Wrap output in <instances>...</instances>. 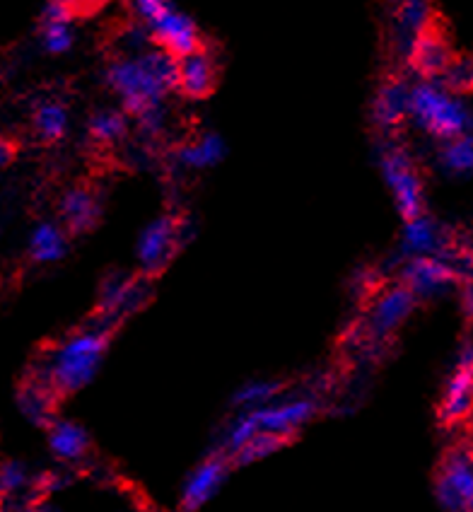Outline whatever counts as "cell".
I'll use <instances>...</instances> for the list:
<instances>
[{"instance_id": "6da1fadb", "label": "cell", "mask_w": 473, "mask_h": 512, "mask_svg": "<svg viewBox=\"0 0 473 512\" xmlns=\"http://www.w3.org/2000/svg\"><path fill=\"white\" fill-rule=\"evenodd\" d=\"M104 83L136 119L145 109L165 102L169 92L179 90V58L162 46H150L138 56H116L104 68Z\"/></svg>"}, {"instance_id": "7a4b0ae2", "label": "cell", "mask_w": 473, "mask_h": 512, "mask_svg": "<svg viewBox=\"0 0 473 512\" xmlns=\"http://www.w3.org/2000/svg\"><path fill=\"white\" fill-rule=\"evenodd\" d=\"M408 121L425 136L445 143L473 131V109L459 92L437 78H420L411 85Z\"/></svg>"}, {"instance_id": "3957f363", "label": "cell", "mask_w": 473, "mask_h": 512, "mask_svg": "<svg viewBox=\"0 0 473 512\" xmlns=\"http://www.w3.org/2000/svg\"><path fill=\"white\" fill-rule=\"evenodd\" d=\"M109 336L107 331H78V334L63 339L51 351L46 363V380L56 394L70 397L80 392L97 377L104 363Z\"/></svg>"}, {"instance_id": "277c9868", "label": "cell", "mask_w": 473, "mask_h": 512, "mask_svg": "<svg viewBox=\"0 0 473 512\" xmlns=\"http://www.w3.org/2000/svg\"><path fill=\"white\" fill-rule=\"evenodd\" d=\"M379 172L391 191L396 213L401 220H413L425 213L423 179L413 165L411 155L401 145H387L379 150Z\"/></svg>"}, {"instance_id": "5b68a950", "label": "cell", "mask_w": 473, "mask_h": 512, "mask_svg": "<svg viewBox=\"0 0 473 512\" xmlns=\"http://www.w3.org/2000/svg\"><path fill=\"white\" fill-rule=\"evenodd\" d=\"M194 237V228L186 225L184 220L172 218V215H160V218L150 220L143 230H140L136 242V259L140 271L145 276H157L169 266V261L181 252L186 242Z\"/></svg>"}, {"instance_id": "8992f818", "label": "cell", "mask_w": 473, "mask_h": 512, "mask_svg": "<svg viewBox=\"0 0 473 512\" xmlns=\"http://www.w3.org/2000/svg\"><path fill=\"white\" fill-rule=\"evenodd\" d=\"M401 283L418 295L420 300L440 298L459 283L461 271L449 256H413L404 259L399 271Z\"/></svg>"}, {"instance_id": "52a82bcc", "label": "cell", "mask_w": 473, "mask_h": 512, "mask_svg": "<svg viewBox=\"0 0 473 512\" xmlns=\"http://www.w3.org/2000/svg\"><path fill=\"white\" fill-rule=\"evenodd\" d=\"M435 500L445 512H471L473 455L469 450L449 452L435 479Z\"/></svg>"}, {"instance_id": "ba28073f", "label": "cell", "mask_w": 473, "mask_h": 512, "mask_svg": "<svg viewBox=\"0 0 473 512\" xmlns=\"http://www.w3.org/2000/svg\"><path fill=\"white\" fill-rule=\"evenodd\" d=\"M230 459L225 452L220 455H210L203 459L198 467L186 476L184 486H181L179 496V508L181 512H198L220 493V488L225 486L227 476H230Z\"/></svg>"}, {"instance_id": "9c48e42d", "label": "cell", "mask_w": 473, "mask_h": 512, "mask_svg": "<svg viewBox=\"0 0 473 512\" xmlns=\"http://www.w3.org/2000/svg\"><path fill=\"white\" fill-rule=\"evenodd\" d=\"M150 34H153L155 46L184 58L201 49V32H198L194 17L181 13V10L169 5L165 13H160L153 22H148Z\"/></svg>"}, {"instance_id": "30bf717a", "label": "cell", "mask_w": 473, "mask_h": 512, "mask_svg": "<svg viewBox=\"0 0 473 512\" xmlns=\"http://www.w3.org/2000/svg\"><path fill=\"white\" fill-rule=\"evenodd\" d=\"M473 411V339L459 348L457 365L449 375L445 397H442L440 416L445 423H457Z\"/></svg>"}, {"instance_id": "8fae6325", "label": "cell", "mask_w": 473, "mask_h": 512, "mask_svg": "<svg viewBox=\"0 0 473 512\" xmlns=\"http://www.w3.org/2000/svg\"><path fill=\"white\" fill-rule=\"evenodd\" d=\"M418 295L413 290H408L404 283L391 285L384 290L379 298L372 302L370 317H367V327L375 339H384L391 336L396 329H401V324L411 317L413 310L418 305Z\"/></svg>"}, {"instance_id": "7c38bea8", "label": "cell", "mask_w": 473, "mask_h": 512, "mask_svg": "<svg viewBox=\"0 0 473 512\" xmlns=\"http://www.w3.org/2000/svg\"><path fill=\"white\" fill-rule=\"evenodd\" d=\"M452 244H449L447 230L430 215H418L413 220H404L399 240L401 259H413V256H449Z\"/></svg>"}, {"instance_id": "4fadbf2b", "label": "cell", "mask_w": 473, "mask_h": 512, "mask_svg": "<svg viewBox=\"0 0 473 512\" xmlns=\"http://www.w3.org/2000/svg\"><path fill=\"white\" fill-rule=\"evenodd\" d=\"M430 17V0H396L391 22H394V46L401 56H411L418 39L432 29Z\"/></svg>"}, {"instance_id": "5bb4252c", "label": "cell", "mask_w": 473, "mask_h": 512, "mask_svg": "<svg viewBox=\"0 0 473 512\" xmlns=\"http://www.w3.org/2000/svg\"><path fill=\"white\" fill-rule=\"evenodd\" d=\"M314 413H317V406H314L312 399L283 401V404H268L254 409L261 433H276L283 435V438L295 435L305 423L312 421Z\"/></svg>"}, {"instance_id": "9a60e30c", "label": "cell", "mask_w": 473, "mask_h": 512, "mask_svg": "<svg viewBox=\"0 0 473 512\" xmlns=\"http://www.w3.org/2000/svg\"><path fill=\"white\" fill-rule=\"evenodd\" d=\"M411 85L401 78H391L377 87L372 100V121L379 131H394L408 119L411 107Z\"/></svg>"}, {"instance_id": "2e32d148", "label": "cell", "mask_w": 473, "mask_h": 512, "mask_svg": "<svg viewBox=\"0 0 473 512\" xmlns=\"http://www.w3.org/2000/svg\"><path fill=\"white\" fill-rule=\"evenodd\" d=\"M452 61V46L435 29H428L413 46L411 56H408V63L420 78H442Z\"/></svg>"}, {"instance_id": "e0dca14e", "label": "cell", "mask_w": 473, "mask_h": 512, "mask_svg": "<svg viewBox=\"0 0 473 512\" xmlns=\"http://www.w3.org/2000/svg\"><path fill=\"white\" fill-rule=\"evenodd\" d=\"M61 218L68 232L83 235V232L97 228L99 218H102V208H99L97 196L90 189L73 186L61 199Z\"/></svg>"}, {"instance_id": "ac0fdd59", "label": "cell", "mask_w": 473, "mask_h": 512, "mask_svg": "<svg viewBox=\"0 0 473 512\" xmlns=\"http://www.w3.org/2000/svg\"><path fill=\"white\" fill-rule=\"evenodd\" d=\"M215 87V63L206 51L179 58V92L189 100H206Z\"/></svg>"}, {"instance_id": "d6986e66", "label": "cell", "mask_w": 473, "mask_h": 512, "mask_svg": "<svg viewBox=\"0 0 473 512\" xmlns=\"http://www.w3.org/2000/svg\"><path fill=\"white\" fill-rule=\"evenodd\" d=\"M227 155V143L220 133L206 131L196 138V141L184 143L174 153L179 167L184 170H210V167L220 165Z\"/></svg>"}, {"instance_id": "ffe728a7", "label": "cell", "mask_w": 473, "mask_h": 512, "mask_svg": "<svg viewBox=\"0 0 473 512\" xmlns=\"http://www.w3.org/2000/svg\"><path fill=\"white\" fill-rule=\"evenodd\" d=\"M49 450L58 462H80L90 450V435L73 421H54L49 426Z\"/></svg>"}, {"instance_id": "44dd1931", "label": "cell", "mask_w": 473, "mask_h": 512, "mask_svg": "<svg viewBox=\"0 0 473 512\" xmlns=\"http://www.w3.org/2000/svg\"><path fill=\"white\" fill-rule=\"evenodd\" d=\"M29 259L37 264H56L68 254V235L58 223L44 220L32 230L27 244Z\"/></svg>"}, {"instance_id": "7402d4cb", "label": "cell", "mask_w": 473, "mask_h": 512, "mask_svg": "<svg viewBox=\"0 0 473 512\" xmlns=\"http://www.w3.org/2000/svg\"><path fill=\"white\" fill-rule=\"evenodd\" d=\"M437 167L447 177H471L473 174V131L445 141L437 150Z\"/></svg>"}, {"instance_id": "603a6c76", "label": "cell", "mask_w": 473, "mask_h": 512, "mask_svg": "<svg viewBox=\"0 0 473 512\" xmlns=\"http://www.w3.org/2000/svg\"><path fill=\"white\" fill-rule=\"evenodd\" d=\"M32 126L44 143L61 141V138L68 133V126H70L68 107L58 100L39 102L32 114Z\"/></svg>"}, {"instance_id": "cb8c5ba5", "label": "cell", "mask_w": 473, "mask_h": 512, "mask_svg": "<svg viewBox=\"0 0 473 512\" xmlns=\"http://www.w3.org/2000/svg\"><path fill=\"white\" fill-rule=\"evenodd\" d=\"M128 121H131V114L126 112L124 107H104L97 109L95 114L87 121V131H90L92 141L102 145H112L124 141L128 133Z\"/></svg>"}, {"instance_id": "d4e9b609", "label": "cell", "mask_w": 473, "mask_h": 512, "mask_svg": "<svg viewBox=\"0 0 473 512\" xmlns=\"http://www.w3.org/2000/svg\"><path fill=\"white\" fill-rule=\"evenodd\" d=\"M280 389H283V384L271 380L244 382L242 387L232 394V406H235L239 413L261 409V406L273 404V399L278 397Z\"/></svg>"}, {"instance_id": "484cf974", "label": "cell", "mask_w": 473, "mask_h": 512, "mask_svg": "<svg viewBox=\"0 0 473 512\" xmlns=\"http://www.w3.org/2000/svg\"><path fill=\"white\" fill-rule=\"evenodd\" d=\"M285 440L288 438H283V435H276V433H259L254 440L247 442L242 450L232 455V464H235V467H249V464L259 462V459L276 455L280 447L285 445Z\"/></svg>"}, {"instance_id": "4316f807", "label": "cell", "mask_w": 473, "mask_h": 512, "mask_svg": "<svg viewBox=\"0 0 473 512\" xmlns=\"http://www.w3.org/2000/svg\"><path fill=\"white\" fill-rule=\"evenodd\" d=\"M17 406H20L22 416L29 418L34 426H51V406H49V397L42 387H34L29 384L27 389H20L17 394Z\"/></svg>"}, {"instance_id": "83f0119b", "label": "cell", "mask_w": 473, "mask_h": 512, "mask_svg": "<svg viewBox=\"0 0 473 512\" xmlns=\"http://www.w3.org/2000/svg\"><path fill=\"white\" fill-rule=\"evenodd\" d=\"M42 49L51 56H63L73 49L75 32L73 22H42Z\"/></svg>"}, {"instance_id": "f1b7e54d", "label": "cell", "mask_w": 473, "mask_h": 512, "mask_svg": "<svg viewBox=\"0 0 473 512\" xmlns=\"http://www.w3.org/2000/svg\"><path fill=\"white\" fill-rule=\"evenodd\" d=\"M138 288L136 283L128 278H107L102 285V295H99V310L114 312L121 310L128 300H136Z\"/></svg>"}, {"instance_id": "f546056e", "label": "cell", "mask_w": 473, "mask_h": 512, "mask_svg": "<svg viewBox=\"0 0 473 512\" xmlns=\"http://www.w3.org/2000/svg\"><path fill=\"white\" fill-rule=\"evenodd\" d=\"M442 80L449 90L459 92V95H464V92H471L473 90V54H464V56H454V61L449 63V68L445 71Z\"/></svg>"}, {"instance_id": "4dcf8cb0", "label": "cell", "mask_w": 473, "mask_h": 512, "mask_svg": "<svg viewBox=\"0 0 473 512\" xmlns=\"http://www.w3.org/2000/svg\"><path fill=\"white\" fill-rule=\"evenodd\" d=\"M27 481L29 474L25 464L17 462V459L3 462V467H0V493H3V496H15V493H20L22 488L27 486Z\"/></svg>"}, {"instance_id": "1f68e13d", "label": "cell", "mask_w": 473, "mask_h": 512, "mask_svg": "<svg viewBox=\"0 0 473 512\" xmlns=\"http://www.w3.org/2000/svg\"><path fill=\"white\" fill-rule=\"evenodd\" d=\"M136 124L140 126V131H143L145 136H157V133L165 128V107L157 104V107L145 109L143 114L136 116Z\"/></svg>"}, {"instance_id": "d6a6232c", "label": "cell", "mask_w": 473, "mask_h": 512, "mask_svg": "<svg viewBox=\"0 0 473 512\" xmlns=\"http://www.w3.org/2000/svg\"><path fill=\"white\" fill-rule=\"evenodd\" d=\"M169 5H174L172 0H131V8L136 13V20L140 22H153L157 15L165 13Z\"/></svg>"}, {"instance_id": "836d02e7", "label": "cell", "mask_w": 473, "mask_h": 512, "mask_svg": "<svg viewBox=\"0 0 473 512\" xmlns=\"http://www.w3.org/2000/svg\"><path fill=\"white\" fill-rule=\"evenodd\" d=\"M461 310L473 322V278H466L464 290H461Z\"/></svg>"}, {"instance_id": "e575fe53", "label": "cell", "mask_w": 473, "mask_h": 512, "mask_svg": "<svg viewBox=\"0 0 473 512\" xmlns=\"http://www.w3.org/2000/svg\"><path fill=\"white\" fill-rule=\"evenodd\" d=\"M27 512H58V510L54 508V505H51V503H46V500H44V503H37V505H32V508H29Z\"/></svg>"}, {"instance_id": "d590c367", "label": "cell", "mask_w": 473, "mask_h": 512, "mask_svg": "<svg viewBox=\"0 0 473 512\" xmlns=\"http://www.w3.org/2000/svg\"><path fill=\"white\" fill-rule=\"evenodd\" d=\"M10 160H13V145L3 141V165H8Z\"/></svg>"}, {"instance_id": "8d00e7d4", "label": "cell", "mask_w": 473, "mask_h": 512, "mask_svg": "<svg viewBox=\"0 0 473 512\" xmlns=\"http://www.w3.org/2000/svg\"><path fill=\"white\" fill-rule=\"evenodd\" d=\"M63 3H68L73 10H78V8H85V5L90 3V0H63Z\"/></svg>"}]
</instances>
